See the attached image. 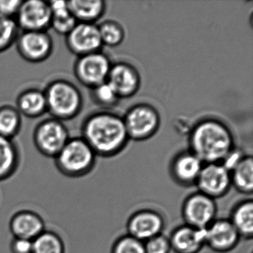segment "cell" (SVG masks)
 Wrapping results in <instances>:
<instances>
[{
  "label": "cell",
  "instance_id": "6da1fadb",
  "mask_svg": "<svg viewBox=\"0 0 253 253\" xmlns=\"http://www.w3.org/2000/svg\"><path fill=\"white\" fill-rule=\"evenodd\" d=\"M82 137L96 155L103 157L121 152L128 139L124 119L108 112L88 117L83 124Z\"/></svg>",
  "mask_w": 253,
  "mask_h": 253
},
{
  "label": "cell",
  "instance_id": "7a4b0ae2",
  "mask_svg": "<svg viewBox=\"0 0 253 253\" xmlns=\"http://www.w3.org/2000/svg\"><path fill=\"white\" fill-rule=\"evenodd\" d=\"M191 152L206 164H221L233 150V137L225 124L214 119L201 121L190 135Z\"/></svg>",
  "mask_w": 253,
  "mask_h": 253
},
{
  "label": "cell",
  "instance_id": "3957f363",
  "mask_svg": "<svg viewBox=\"0 0 253 253\" xmlns=\"http://www.w3.org/2000/svg\"><path fill=\"white\" fill-rule=\"evenodd\" d=\"M47 112L51 118L65 121L76 118L82 110L84 98L78 87L64 79L51 81L44 90Z\"/></svg>",
  "mask_w": 253,
  "mask_h": 253
},
{
  "label": "cell",
  "instance_id": "277c9868",
  "mask_svg": "<svg viewBox=\"0 0 253 253\" xmlns=\"http://www.w3.org/2000/svg\"><path fill=\"white\" fill-rule=\"evenodd\" d=\"M95 152L81 137H71L54 158L59 172L69 178H80L91 172L96 162Z\"/></svg>",
  "mask_w": 253,
  "mask_h": 253
},
{
  "label": "cell",
  "instance_id": "5b68a950",
  "mask_svg": "<svg viewBox=\"0 0 253 253\" xmlns=\"http://www.w3.org/2000/svg\"><path fill=\"white\" fill-rule=\"evenodd\" d=\"M71 138L69 131L63 121L50 118L38 124L33 140L38 152L54 159Z\"/></svg>",
  "mask_w": 253,
  "mask_h": 253
},
{
  "label": "cell",
  "instance_id": "8992f818",
  "mask_svg": "<svg viewBox=\"0 0 253 253\" xmlns=\"http://www.w3.org/2000/svg\"><path fill=\"white\" fill-rule=\"evenodd\" d=\"M128 138L143 140L152 137L160 126L158 111L148 104H139L131 108L124 119Z\"/></svg>",
  "mask_w": 253,
  "mask_h": 253
},
{
  "label": "cell",
  "instance_id": "52a82bcc",
  "mask_svg": "<svg viewBox=\"0 0 253 253\" xmlns=\"http://www.w3.org/2000/svg\"><path fill=\"white\" fill-rule=\"evenodd\" d=\"M111 67L107 56L97 51L78 57L74 66V74L81 84L93 88L107 81Z\"/></svg>",
  "mask_w": 253,
  "mask_h": 253
},
{
  "label": "cell",
  "instance_id": "ba28073f",
  "mask_svg": "<svg viewBox=\"0 0 253 253\" xmlns=\"http://www.w3.org/2000/svg\"><path fill=\"white\" fill-rule=\"evenodd\" d=\"M182 212L186 225L205 229L216 219L215 200L201 192H195L189 195L183 203Z\"/></svg>",
  "mask_w": 253,
  "mask_h": 253
},
{
  "label": "cell",
  "instance_id": "9c48e42d",
  "mask_svg": "<svg viewBox=\"0 0 253 253\" xmlns=\"http://www.w3.org/2000/svg\"><path fill=\"white\" fill-rule=\"evenodd\" d=\"M15 43L19 54L32 63L45 61L54 50L52 38L47 32H22Z\"/></svg>",
  "mask_w": 253,
  "mask_h": 253
},
{
  "label": "cell",
  "instance_id": "30bf717a",
  "mask_svg": "<svg viewBox=\"0 0 253 253\" xmlns=\"http://www.w3.org/2000/svg\"><path fill=\"white\" fill-rule=\"evenodd\" d=\"M15 20L22 32H47L51 21L49 3L42 0L23 1Z\"/></svg>",
  "mask_w": 253,
  "mask_h": 253
},
{
  "label": "cell",
  "instance_id": "8fae6325",
  "mask_svg": "<svg viewBox=\"0 0 253 253\" xmlns=\"http://www.w3.org/2000/svg\"><path fill=\"white\" fill-rule=\"evenodd\" d=\"M198 192L215 198L224 196L232 186L231 172L222 164H207L197 180Z\"/></svg>",
  "mask_w": 253,
  "mask_h": 253
},
{
  "label": "cell",
  "instance_id": "7c38bea8",
  "mask_svg": "<svg viewBox=\"0 0 253 253\" xmlns=\"http://www.w3.org/2000/svg\"><path fill=\"white\" fill-rule=\"evenodd\" d=\"M68 49L78 57L97 52L101 48L98 26L94 23H78L66 36Z\"/></svg>",
  "mask_w": 253,
  "mask_h": 253
},
{
  "label": "cell",
  "instance_id": "4fadbf2b",
  "mask_svg": "<svg viewBox=\"0 0 253 253\" xmlns=\"http://www.w3.org/2000/svg\"><path fill=\"white\" fill-rule=\"evenodd\" d=\"M205 245L213 251L225 253L238 245L241 237L229 219H215L204 229Z\"/></svg>",
  "mask_w": 253,
  "mask_h": 253
},
{
  "label": "cell",
  "instance_id": "5bb4252c",
  "mask_svg": "<svg viewBox=\"0 0 253 253\" xmlns=\"http://www.w3.org/2000/svg\"><path fill=\"white\" fill-rule=\"evenodd\" d=\"M128 235L146 242L162 233L164 220L162 216L151 210H143L134 213L128 221Z\"/></svg>",
  "mask_w": 253,
  "mask_h": 253
},
{
  "label": "cell",
  "instance_id": "9a60e30c",
  "mask_svg": "<svg viewBox=\"0 0 253 253\" xmlns=\"http://www.w3.org/2000/svg\"><path fill=\"white\" fill-rule=\"evenodd\" d=\"M10 232L14 238L33 241L45 230L42 216L32 210H22L11 215L8 223Z\"/></svg>",
  "mask_w": 253,
  "mask_h": 253
},
{
  "label": "cell",
  "instance_id": "2e32d148",
  "mask_svg": "<svg viewBox=\"0 0 253 253\" xmlns=\"http://www.w3.org/2000/svg\"><path fill=\"white\" fill-rule=\"evenodd\" d=\"M107 82L119 97L134 95L140 85V78L137 71L131 65L119 63L111 67Z\"/></svg>",
  "mask_w": 253,
  "mask_h": 253
},
{
  "label": "cell",
  "instance_id": "e0dca14e",
  "mask_svg": "<svg viewBox=\"0 0 253 253\" xmlns=\"http://www.w3.org/2000/svg\"><path fill=\"white\" fill-rule=\"evenodd\" d=\"M204 163L192 152H183L177 155L171 167L173 178L181 186L196 184Z\"/></svg>",
  "mask_w": 253,
  "mask_h": 253
},
{
  "label": "cell",
  "instance_id": "ac0fdd59",
  "mask_svg": "<svg viewBox=\"0 0 253 253\" xmlns=\"http://www.w3.org/2000/svg\"><path fill=\"white\" fill-rule=\"evenodd\" d=\"M169 241L176 253H198L205 245L204 229L185 224L173 231Z\"/></svg>",
  "mask_w": 253,
  "mask_h": 253
},
{
  "label": "cell",
  "instance_id": "d6986e66",
  "mask_svg": "<svg viewBox=\"0 0 253 253\" xmlns=\"http://www.w3.org/2000/svg\"><path fill=\"white\" fill-rule=\"evenodd\" d=\"M16 106L22 116L41 118L47 112L45 93L38 88H28L19 94Z\"/></svg>",
  "mask_w": 253,
  "mask_h": 253
},
{
  "label": "cell",
  "instance_id": "ffe728a7",
  "mask_svg": "<svg viewBox=\"0 0 253 253\" xmlns=\"http://www.w3.org/2000/svg\"><path fill=\"white\" fill-rule=\"evenodd\" d=\"M20 151L13 139L0 136V183L6 181L20 167Z\"/></svg>",
  "mask_w": 253,
  "mask_h": 253
},
{
  "label": "cell",
  "instance_id": "44dd1931",
  "mask_svg": "<svg viewBox=\"0 0 253 253\" xmlns=\"http://www.w3.org/2000/svg\"><path fill=\"white\" fill-rule=\"evenodd\" d=\"M68 3L78 23H94L106 9V2L103 0H72Z\"/></svg>",
  "mask_w": 253,
  "mask_h": 253
},
{
  "label": "cell",
  "instance_id": "7402d4cb",
  "mask_svg": "<svg viewBox=\"0 0 253 253\" xmlns=\"http://www.w3.org/2000/svg\"><path fill=\"white\" fill-rule=\"evenodd\" d=\"M230 221L236 229L241 238L251 239L253 236V202L246 200L234 208Z\"/></svg>",
  "mask_w": 253,
  "mask_h": 253
},
{
  "label": "cell",
  "instance_id": "603a6c76",
  "mask_svg": "<svg viewBox=\"0 0 253 253\" xmlns=\"http://www.w3.org/2000/svg\"><path fill=\"white\" fill-rule=\"evenodd\" d=\"M231 172L232 185L241 193L252 194L253 190V159L243 157Z\"/></svg>",
  "mask_w": 253,
  "mask_h": 253
},
{
  "label": "cell",
  "instance_id": "cb8c5ba5",
  "mask_svg": "<svg viewBox=\"0 0 253 253\" xmlns=\"http://www.w3.org/2000/svg\"><path fill=\"white\" fill-rule=\"evenodd\" d=\"M23 125L21 114L10 105L0 106V136L14 139L20 133Z\"/></svg>",
  "mask_w": 253,
  "mask_h": 253
},
{
  "label": "cell",
  "instance_id": "d4e9b609",
  "mask_svg": "<svg viewBox=\"0 0 253 253\" xmlns=\"http://www.w3.org/2000/svg\"><path fill=\"white\" fill-rule=\"evenodd\" d=\"M32 241V253H65L64 241L55 231L45 229Z\"/></svg>",
  "mask_w": 253,
  "mask_h": 253
},
{
  "label": "cell",
  "instance_id": "484cf974",
  "mask_svg": "<svg viewBox=\"0 0 253 253\" xmlns=\"http://www.w3.org/2000/svg\"><path fill=\"white\" fill-rule=\"evenodd\" d=\"M20 29L15 19L0 15V53L9 49L17 41Z\"/></svg>",
  "mask_w": 253,
  "mask_h": 253
},
{
  "label": "cell",
  "instance_id": "4316f807",
  "mask_svg": "<svg viewBox=\"0 0 253 253\" xmlns=\"http://www.w3.org/2000/svg\"><path fill=\"white\" fill-rule=\"evenodd\" d=\"M103 45L115 47L124 41L125 33L122 26L115 21L104 22L98 26Z\"/></svg>",
  "mask_w": 253,
  "mask_h": 253
},
{
  "label": "cell",
  "instance_id": "83f0119b",
  "mask_svg": "<svg viewBox=\"0 0 253 253\" xmlns=\"http://www.w3.org/2000/svg\"><path fill=\"white\" fill-rule=\"evenodd\" d=\"M112 253H146L144 242L127 235L121 237L114 244Z\"/></svg>",
  "mask_w": 253,
  "mask_h": 253
},
{
  "label": "cell",
  "instance_id": "f1b7e54d",
  "mask_svg": "<svg viewBox=\"0 0 253 253\" xmlns=\"http://www.w3.org/2000/svg\"><path fill=\"white\" fill-rule=\"evenodd\" d=\"M91 89H92L93 98L101 106H112L119 98L107 81L97 85Z\"/></svg>",
  "mask_w": 253,
  "mask_h": 253
},
{
  "label": "cell",
  "instance_id": "f546056e",
  "mask_svg": "<svg viewBox=\"0 0 253 253\" xmlns=\"http://www.w3.org/2000/svg\"><path fill=\"white\" fill-rule=\"evenodd\" d=\"M77 23L78 21L72 13H69L64 15L52 16L50 28L54 29V32L58 35L66 36Z\"/></svg>",
  "mask_w": 253,
  "mask_h": 253
},
{
  "label": "cell",
  "instance_id": "4dcf8cb0",
  "mask_svg": "<svg viewBox=\"0 0 253 253\" xmlns=\"http://www.w3.org/2000/svg\"><path fill=\"white\" fill-rule=\"evenodd\" d=\"M146 253H169L171 250L169 238L162 233L144 242Z\"/></svg>",
  "mask_w": 253,
  "mask_h": 253
},
{
  "label": "cell",
  "instance_id": "1f68e13d",
  "mask_svg": "<svg viewBox=\"0 0 253 253\" xmlns=\"http://www.w3.org/2000/svg\"><path fill=\"white\" fill-rule=\"evenodd\" d=\"M22 0H0V15L15 19Z\"/></svg>",
  "mask_w": 253,
  "mask_h": 253
},
{
  "label": "cell",
  "instance_id": "d6a6232c",
  "mask_svg": "<svg viewBox=\"0 0 253 253\" xmlns=\"http://www.w3.org/2000/svg\"><path fill=\"white\" fill-rule=\"evenodd\" d=\"M33 241L25 238H14L9 243L11 253H32Z\"/></svg>",
  "mask_w": 253,
  "mask_h": 253
}]
</instances>
